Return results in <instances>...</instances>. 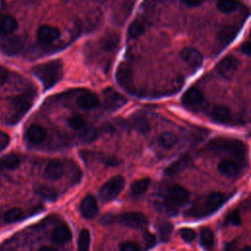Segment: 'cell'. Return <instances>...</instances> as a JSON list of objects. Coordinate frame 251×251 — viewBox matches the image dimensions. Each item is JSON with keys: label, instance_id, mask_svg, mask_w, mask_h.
<instances>
[{"label": "cell", "instance_id": "6da1fadb", "mask_svg": "<svg viewBox=\"0 0 251 251\" xmlns=\"http://www.w3.org/2000/svg\"><path fill=\"white\" fill-rule=\"evenodd\" d=\"M34 73L41 82L45 90L53 88L63 76V63L61 60L48 61L34 68Z\"/></svg>", "mask_w": 251, "mask_h": 251}, {"label": "cell", "instance_id": "7a4b0ae2", "mask_svg": "<svg viewBox=\"0 0 251 251\" xmlns=\"http://www.w3.org/2000/svg\"><path fill=\"white\" fill-rule=\"evenodd\" d=\"M207 148L211 151L226 152L241 163L246 161L247 147L245 143L237 140L217 138L207 144Z\"/></svg>", "mask_w": 251, "mask_h": 251}, {"label": "cell", "instance_id": "3957f363", "mask_svg": "<svg viewBox=\"0 0 251 251\" xmlns=\"http://www.w3.org/2000/svg\"><path fill=\"white\" fill-rule=\"evenodd\" d=\"M34 99V92H26L13 97L11 102V111L7 118V123L10 125H16L19 123L33 106Z\"/></svg>", "mask_w": 251, "mask_h": 251}, {"label": "cell", "instance_id": "277c9868", "mask_svg": "<svg viewBox=\"0 0 251 251\" xmlns=\"http://www.w3.org/2000/svg\"><path fill=\"white\" fill-rule=\"evenodd\" d=\"M125 179L123 176H115L108 179L100 188V196L104 201L115 199L124 190Z\"/></svg>", "mask_w": 251, "mask_h": 251}, {"label": "cell", "instance_id": "5b68a950", "mask_svg": "<svg viewBox=\"0 0 251 251\" xmlns=\"http://www.w3.org/2000/svg\"><path fill=\"white\" fill-rule=\"evenodd\" d=\"M190 197V193L180 185H173L171 186L166 196V204L168 209L174 210L177 207L185 204Z\"/></svg>", "mask_w": 251, "mask_h": 251}, {"label": "cell", "instance_id": "8992f818", "mask_svg": "<svg viewBox=\"0 0 251 251\" xmlns=\"http://www.w3.org/2000/svg\"><path fill=\"white\" fill-rule=\"evenodd\" d=\"M0 49L9 56H14L23 49V42L17 36L10 35H0Z\"/></svg>", "mask_w": 251, "mask_h": 251}, {"label": "cell", "instance_id": "52a82bcc", "mask_svg": "<svg viewBox=\"0 0 251 251\" xmlns=\"http://www.w3.org/2000/svg\"><path fill=\"white\" fill-rule=\"evenodd\" d=\"M239 67V61L233 55L224 57L217 65L218 73L225 79H231Z\"/></svg>", "mask_w": 251, "mask_h": 251}, {"label": "cell", "instance_id": "ba28073f", "mask_svg": "<svg viewBox=\"0 0 251 251\" xmlns=\"http://www.w3.org/2000/svg\"><path fill=\"white\" fill-rule=\"evenodd\" d=\"M119 221L121 224L132 229H143L148 223L145 215L141 212L124 213L119 216Z\"/></svg>", "mask_w": 251, "mask_h": 251}, {"label": "cell", "instance_id": "9c48e42d", "mask_svg": "<svg viewBox=\"0 0 251 251\" xmlns=\"http://www.w3.org/2000/svg\"><path fill=\"white\" fill-rule=\"evenodd\" d=\"M126 103H127V99L113 89H107L104 90V108L107 111H117Z\"/></svg>", "mask_w": 251, "mask_h": 251}, {"label": "cell", "instance_id": "30bf717a", "mask_svg": "<svg viewBox=\"0 0 251 251\" xmlns=\"http://www.w3.org/2000/svg\"><path fill=\"white\" fill-rule=\"evenodd\" d=\"M204 101L203 92L198 88H191L187 90L181 98V103L186 108H197Z\"/></svg>", "mask_w": 251, "mask_h": 251}, {"label": "cell", "instance_id": "8fae6325", "mask_svg": "<svg viewBox=\"0 0 251 251\" xmlns=\"http://www.w3.org/2000/svg\"><path fill=\"white\" fill-rule=\"evenodd\" d=\"M116 78L121 88H123L125 90H127L129 92L134 91L133 74L129 66H127L126 64H121L117 70Z\"/></svg>", "mask_w": 251, "mask_h": 251}, {"label": "cell", "instance_id": "7c38bea8", "mask_svg": "<svg viewBox=\"0 0 251 251\" xmlns=\"http://www.w3.org/2000/svg\"><path fill=\"white\" fill-rule=\"evenodd\" d=\"M180 57L183 59L186 64L193 69H197L202 65V54L196 48L184 47L180 51Z\"/></svg>", "mask_w": 251, "mask_h": 251}, {"label": "cell", "instance_id": "4fadbf2b", "mask_svg": "<svg viewBox=\"0 0 251 251\" xmlns=\"http://www.w3.org/2000/svg\"><path fill=\"white\" fill-rule=\"evenodd\" d=\"M47 131L42 126L32 125L26 131V139L33 144H39L45 141Z\"/></svg>", "mask_w": 251, "mask_h": 251}, {"label": "cell", "instance_id": "5bb4252c", "mask_svg": "<svg viewBox=\"0 0 251 251\" xmlns=\"http://www.w3.org/2000/svg\"><path fill=\"white\" fill-rule=\"evenodd\" d=\"M81 213L86 219H93L98 213V205L95 197L91 195L87 196L81 203Z\"/></svg>", "mask_w": 251, "mask_h": 251}, {"label": "cell", "instance_id": "9a60e30c", "mask_svg": "<svg viewBox=\"0 0 251 251\" xmlns=\"http://www.w3.org/2000/svg\"><path fill=\"white\" fill-rule=\"evenodd\" d=\"M61 36L57 28L51 26H42L37 31V39L44 44H49L58 39Z\"/></svg>", "mask_w": 251, "mask_h": 251}, {"label": "cell", "instance_id": "2e32d148", "mask_svg": "<svg viewBox=\"0 0 251 251\" xmlns=\"http://www.w3.org/2000/svg\"><path fill=\"white\" fill-rule=\"evenodd\" d=\"M239 31V28L236 27L235 25H228L223 27L219 33H218V36H217V40L220 44L221 47H225L228 44H230L233 38L236 36L237 33Z\"/></svg>", "mask_w": 251, "mask_h": 251}, {"label": "cell", "instance_id": "e0dca14e", "mask_svg": "<svg viewBox=\"0 0 251 251\" xmlns=\"http://www.w3.org/2000/svg\"><path fill=\"white\" fill-rule=\"evenodd\" d=\"M227 200V197L220 192H215L210 194L205 201V209L207 210V214L213 213L215 211H217L220 207H222V205L226 202Z\"/></svg>", "mask_w": 251, "mask_h": 251}, {"label": "cell", "instance_id": "ac0fdd59", "mask_svg": "<svg viewBox=\"0 0 251 251\" xmlns=\"http://www.w3.org/2000/svg\"><path fill=\"white\" fill-rule=\"evenodd\" d=\"M64 175V166L57 160L50 161L44 169V177L50 180H57Z\"/></svg>", "mask_w": 251, "mask_h": 251}, {"label": "cell", "instance_id": "d6986e66", "mask_svg": "<svg viewBox=\"0 0 251 251\" xmlns=\"http://www.w3.org/2000/svg\"><path fill=\"white\" fill-rule=\"evenodd\" d=\"M77 104L82 109L91 110L99 105V98L95 93L87 91L78 97Z\"/></svg>", "mask_w": 251, "mask_h": 251}, {"label": "cell", "instance_id": "ffe728a7", "mask_svg": "<svg viewBox=\"0 0 251 251\" xmlns=\"http://www.w3.org/2000/svg\"><path fill=\"white\" fill-rule=\"evenodd\" d=\"M218 170L222 175L232 178L239 174L240 167L235 161L232 159H223L218 164Z\"/></svg>", "mask_w": 251, "mask_h": 251}, {"label": "cell", "instance_id": "44dd1931", "mask_svg": "<svg viewBox=\"0 0 251 251\" xmlns=\"http://www.w3.org/2000/svg\"><path fill=\"white\" fill-rule=\"evenodd\" d=\"M51 237L55 242L59 244H64L72 239V232L68 226L60 225L53 230Z\"/></svg>", "mask_w": 251, "mask_h": 251}, {"label": "cell", "instance_id": "7402d4cb", "mask_svg": "<svg viewBox=\"0 0 251 251\" xmlns=\"http://www.w3.org/2000/svg\"><path fill=\"white\" fill-rule=\"evenodd\" d=\"M130 124L132 128L140 134H147L150 131V124L143 114H135L130 119Z\"/></svg>", "mask_w": 251, "mask_h": 251}, {"label": "cell", "instance_id": "603a6c76", "mask_svg": "<svg viewBox=\"0 0 251 251\" xmlns=\"http://www.w3.org/2000/svg\"><path fill=\"white\" fill-rule=\"evenodd\" d=\"M211 118L213 121H215L217 123L227 124L232 119V113L228 107H226L224 105H218L212 109Z\"/></svg>", "mask_w": 251, "mask_h": 251}, {"label": "cell", "instance_id": "cb8c5ba5", "mask_svg": "<svg viewBox=\"0 0 251 251\" xmlns=\"http://www.w3.org/2000/svg\"><path fill=\"white\" fill-rule=\"evenodd\" d=\"M18 28L16 19L10 15H0V35H11Z\"/></svg>", "mask_w": 251, "mask_h": 251}, {"label": "cell", "instance_id": "d4e9b609", "mask_svg": "<svg viewBox=\"0 0 251 251\" xmlns=\"http://www.w3.org/2000/svg\"><path fill=\"white\" fill-rule=\"evenodd\" d=\"M21 164V159L17 154H8L0 159V170H15Z\"/></svg>", "mask_w": 251, "mask_h": 251}, {"label": "cell", "instance_id": "484cf974", "mask_svg": "<svg viewBox=\"0 0 251 251\" xmlns=\"http://www.w3.org/2000/svg\"><path fill=\"white\" fill-rule=\"evenodd\" d=\"M150 182H151V180L149 178H143V179L136 180L132 184V187H131L132 195L134 197H140V196L143 195L148 190Z\"/></svg>", "mask_w": 251, "mask_h": 251}, {"label": "cell", "instance_id": "4316f807", "mask_svg": "<svg viewBox=\"0 0 251 251\" xmlns=\"http://www.w3.org/2000/svg\"><path fill=\"white\" fill-rule=\"evenodd\" d=\"M177 142V136L171 132H165L161 134L158 138V144L164 149H171L176 145Z\"/></svg>", "mask_w": 251, "mask_h": 251}, {"label": "cell", "instance_id": "83f0119b", "mask_svg": "<svg viewBox=\"0 0 251 251\" xmlns=\"http://www.w3.org/2000/svg\"><path fill=\"white\" fill-rule=\"evenodd\" d=\"M238 0H219L217 3V7L219 11L222 13H232L235 11L239 6Z\"/></svg>", "mask_w": 251, "mask_h": 251}, {"label": "cell", "instance_id": "f1b7e54d", "mask_svg": "<svg viewBox=\"0 0 251 251\" xmlns=\"http://www.w3.org/2000/svg\"><path fill=\"white\" fill-rule=\"evenodd\" d=\"M145 23L142 20H136L134 21L130 28H129V37L130 38H137L139 36H141L144 32H145Z\"/></svg>", "mask_w": 251, "mask_h": 251}, {"label": "cell", "instance_id": "f546056e", "mask_svg": "<svg viewBox=\"0 0 251 251\" xmlns=\"http://www.w3.org/2000/svg\"><path fill=\"white\" fill-rule=\"evenodd\" d=\"M23 218H24V212L21 208H18V207L7 210L3 215L4 221L9 224L16 223V222L22 220Z\"/></svg>", "mask_w": 251, "mask_h": 251}, {"label": "cell", "instance_id": "4dcf8cb0", "mask_svg": "<svg viewBox=\"0 0 251 251\" xmlns=\"http://www.w3.org/2000/svg\"><path fill=\"white\" fill-rule=\"evenodd\" d=\"M188 159L185 157H181L179 160L175 161L174 163H172L167 169H166V174L169 176H174L177 175L179 173H180L187 165Z\"/></svg>", "mask_w": 251, "mask_h": 251}, {"label": "cell", "instance_id": "1f68e13d", "mask_svg": "<svg viewBox=\"0 0 251 251\" xmlns=\"http://www.w3.org/2000/svg\"><path fill=\"white\" fill-rule=\"evenodd\" d=\"M90 233L89 230L84 229L81 231L78 238V251H90Z\"/></svg>", "mask_w": 251, "mask_h": 251}, {"label": "cell", "instance_id": "d6a6232c", "mask_svg": "<svg viewBox=\"0 0 251 251\" xmlns=\"http://www.w3.org/2000/svg\"><path fill=\"white\" fill-rule=\"evenodd\" d=\"M200 242L206 248L212 247L214 245V242H215L214 233L208 228L202 229L201 232H200Z\"/></svg>", "mask_w": 251, "mask_h": 251}, {"label": "cell", "instance_id": "836d02e7", "mask_svg": "<svg viewBox=\"0 0 251 251\" xmlns=\"http://www.w3.org/2000/svg\"><path fill=\"white\" fill-rule=\"evenodd\" d=\"M68 125L69 127L75 131H82L86 128L87 122L84 119V117L80 115H74L68 120Z\"/></svg>", "mask_w": 251, "mask_h": 251}, {"label": "cell", "instance_id": "e575fe53", "mask_svg": "<svg viewBox=\"0 0 251 251\" xmlns=\"http://www.w3.org/2000/svg\"><path fill=\"white\" fill-rule=\"evenodd\" d=\"M36 193L40 197H42L43 198H46V199H55L57 197L56 192L53 190V188H51L49 186L40 185V186L36 187Z\"/></svg>", "mask_w": 251, "mask_h": 251}, {"label": "cell", "instance_id": "d590c367", "mask_svg": "<svg viewBox=\"0 0 251 251\" xmlns=\"http://www.w3.org/2000/svg\"><path fill=\"white\" fill-rule=\"evenodd\" d=\"M99 136V133H98V130L96 129H87L86 128L84 130H82V134H81V139L86 142V143H90V142H93L95 141Z\"/></svg>", "mask_w": 251, "mask_h": 251}, {"label": "cell", "instance_id": "8d00e7d4", "mask_svg": "<svg viewBox=\"0 0 251 251\" xmlns=\"http://www.w3.org/2000/svg\"><path fill=\"white\" fill-rule=\"evenodd\" d=\"M118 37L115 36H106L101 43H102V47L104 50L106 51H111V50H114V48L117 46L118 44Z\"/></svg>", "mask_w": 251, "mask_h": 251}, {"label": "cell", "instance_id": "74e56055", "mask_svg": "<svg viewBox=\"0 0 251 251\" xmlns=\"http://www.w3.org/2000/svg\"><path fill=\"white\" fill-rule=\"evenodd\" d=\"M179 235L185 242H193L197 236L196 232L192 229H188V228L181 229L179 231Z\"/></svg>", "mask_w": 251, "mask_h": 251}, {"label": "cell", "instance_id": "f35d334b", "mask_svg": "<svg viewBox=\"0 0 251 251\" xmlns=\"http://www.w3.org/2000/svg\"><path fill=\"white\" fill-rule=\"evenodd\" d=\"M226 222L229 225H233V226H237L241 223V218L240 215L238 213V211H233L230 214L227 215L226 217Z\"/></svg>", "mask_w": 251, "mask_h": 251}, {"label": "cell", "instance_id": "ab89813d", "mask_svg": "<svg viewBox=\"0 0 251 251\" xmlns=\"http://www.w3.org/2000/svg\"><path fill=\"white\" fill-rule=\"evenodd\" d=\"M170 1H173V0H144V2L143 4V8L149 10V9L154 8L158 4L168 3Z\"/></svg>", "mask_w": 251, "mask_h": 251}, {"label": "cell", "instance_id": "60d3db41", "mask_svg": "<svg viewBox=\"0 0 251 251\" xmlns=\"http://www.w3.org/2000/svg\"><path fill=\"white\" fill-rule=\"evenodd\" d=\"M120 251H141V248L136 242L125 241L121 244Z\"/></svg>", "mask_w": 251, "mask_h": 251}, {"label": "cell", "instance_id": "b9f144b4", "mask_svg": "<svg viewBox=\"0 0 251 251\" xmlns=\"http://www.w3.org/2000/svg\"><path fill=\"white\" fill-rule=\"evenodd\" d=\"M9 143H10V137L6 133L0 131V152L4 150L8 146Z\"/></svg>", "mask_w": 251, "mask_h": 251}, {"label": "cell", "instance_id": "7bdbcfd3", "mask_svg": "<svg viewBox=\"0 0 251 251\" xmlns=\"http://www.w3.org/2000/svg\"><path fill=\"white\" fill-rule=\"evenodd\" d=\"M172 231V226L170 223H163L160 228V234L163 238H168Z\"/></svg>", "mask_w": 251, "mask_h": 251}, {"label": "cell", "instance_id": "ee69618b", "mask_svg": "<svg viewBox=\"0 0 251 251\" xmlns=\"http://www.w3.org/2000/svg\"><path fill=\"white\" fill-rule=\"evenodd\" d=\"M181 2L187 7H197L203 2V0H181Z\"/></svg>", "mask_w": 251, "mask_h": 251}, {"label": "cell", "instance_id": "f6af8a7d", "mask_svg": "<svg viewBox=\"0 0 251 251\" xmlns=\"http://www.w3.org/2000/svg\"><path fill=\"white\" fill-rule=\"evenodd\" d=\"M8 79V72L6 69L0 66V86L3 85Z\"/></svg>", "mask_w": 251, "mask_h": 251}, {"label": "cell", "instance_id": "bcb514c9", "mask_svg": "<svg viewBox=\"0 0 251 251\" xmlns=\"http://www.w3.org/2000/svg\"><path fill=\"white\" fill-rule=\"evenodd\" d=\"M241 50L243 53L251 57V42H245L244 44H242Z\"/></svg>", "mask_w": 251, "mask_h": 251}, {"label": "cell", "instance_id": "7dc6e473", "mask_svg": "<svg viewBox=\"0 0 251 251\" xmlns=\"http://www.w3.org/2000/svg\"><path fill=\"white\" fill-rule=\"evenodd\" d=\"M144 239H145V242L147 244V246H152L154 243H155V236L150 234V233H147L145 236H144Z\"/></svg>", "mask_w": 251, "mask_h": 251}, {"label": "cell", "instance_id": "c3c4849f", "mask_svg": "<svg viewBox=\"0 0 251 251\" xmlns=\"http://www.w3.org/2000/svg\"><path fill=\"white\" fill-rule=\"evenodd\" d=\"M226 251H240V249H238L234 243H230L226 247Z\"/></svg>", "mask_w": 251, "mask_h": 251}, {"label": "cell", "instance_id": "681fc988", "mask_svg": "<svg viewBox=\"0 0 251 251\" xmlns=\"http://www.w3.org/2000/svg\"><path fill=\"white\" fill-rule=\"evenodd\" d=\"M38 251H57V250L53 247H50V246H43Z\"/></svg>", "mask_w": 251, "mask_h": 251}, {"label": "cell", "instance_id": "f907efd6", "mask_svg": "<svg viewBox=\"0 0 251 251\" xmlns=\"http://www.w3.org/2000/svg\"><path fill=\"white\" fill-rule=\"evenodd\" d=\"M240 251H251V247L250 246H246V247L240 249Z\"/></svg>", "mask_w": 251, "mask_h": 251}, {"label": "cell", "instance_id": "816d5d0a", "mask_svg": "<svg viewBox=\"0 0 251 251\" xmlns=\"http://www.w3.org/2000/svg\"><path fill=\"white\" fill-rule=\"evenodd\" d=\"M0 221H1V213H0Z\"/></svg>", "mask_w": 251, "mask_h": 251}, {"label": "cell", "instance_id": "f5cc1de1", "mask_svg": "<svg viewBox=\"0 0 251 251\" xmlns=\"http://www.w3.org/2000/svg\"><path fill=\"white\" fill-rule=\"evenodd\" d=\"M250 136H251V134H250Z\"/></svg>", "mask_w": 251, "mask_h": 251}]
</instances>
